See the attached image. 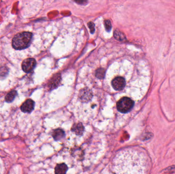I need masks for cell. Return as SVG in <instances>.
<instances>
[{
	"mask_svg": "<svg viewBox=\"0 0 175 174\" xmlns=\"http://www.w3.org/2000/svg\"><path fill=\"white\" fill-rule=\"evenodd\" d=\"M113 167L117 174H145L146 160L136 151L126 150L116 156Z\"/></svg>",
	"mask_w": 175,
	"mask_h": 174,
	"instance_id": "cell-1",
	"label": "cell"
},
{
	"mask_svg": "<svg viewBox=\"0 0 175 174\" xmlns=\"http://www.w3.org/2000/svg\"><path fill=\"white\" fill-rule=\"evenodd\" d=\"M32 38L31 33L24 32L17 33L12 40V47L16 50L25 49L30 45Z\"/></svg>",
	"mask_w": 175,
	"mask_h": 174,
	"instance_id": "cell-2",
	"label": "cell"
},
{
	"mask_svg": "<svg viewBox=\"0 0 175 174\" xmlns=\"http://www.w3.org/2000/svg\"><path fill=\"white\" fill-rule=\"evenodd\" d=\"M134 105V102L132 99L128 97H124L117 103V108L121 113H127L132 109Z\"/></svg>",
	"mask_w": 175,
	"mask_h": 174,
	"instance_id": "cell-3",
	"label": "cell"
},
{
	"mask_svg": "<svg viewBox=\"0 0 175 174\" xmlns=\"http://www.w3.org/2000/svg\"><path fill=\"white\" fill-rule=\"evenodd\" d=\"M36 65V61L34 59L30 58L25 59L22 63V69L25 73H30Z\"/></svg>",
	"mask_w": 175,
	"mask_h": 174,
	"instance_id": "cell-4",
	"label": "cell"
},
{
	"mask_svg": "<svg viewBox=\"0 0 175 174\" xmlns=\"http://www.w3.org/2000/svg\"><path fill=\"white\" fill-rule=\"evenodd\" d=\"M112 86L116 91H121L124 88L126 85V82L123 78H115L112 82Z\"/></svg>",
	"mask_w": 175,
	"mask_h": 174,
	"instance_id": "cell-5",
	"label": "cell"
},
{
	"mask_svg": "<svg viewBox=\"0 0 175 174\" xmlns=\"http://www.w3.org/2000/svg\"><path fill=\"white\" fill-rule=\"evenodd\" d=\"M34 101L31 99H28L21 106V110L24 113H30L34 109Z\"/></svg>",
	"mask_w": 175,
	"mask_h": 174,
	"instance_id": "cell-6",
	"label": "cell"
},
{
	"mask_svg": "<svg viewBox=\"0 0 175 174\" xmlns=\"http://www.w3.org/2000/svg\"><path fill=\"white\" fill-rule=\"evenodd\" d=\"M80 97L83 101L90 100L92 97L91 91L88 89H82L80 93Z\"/></svg>",
	"mask_w": 175,
	"mask_h": 174,
	"instance_id": "cell-7",
	"label": "cell"
},
{
	"mask_svg": "<svg viewBox=\"0 0 175 174\" xmlns=\"http://www.w3.org/2000/svg\"><path fill=\"white\" fill-rule=\"evenodd\" d=\"M67 166L65 163L57 165L55 168V174H65L67 171Z\"/></svg>",
	"mask_w": 175,
	"mask_h": 174,
	"instance_id": "cell-8",
	"label": "cell"
},
{
	"mask_svg": "<svg viewBox=\"0 0 175 174\" xmlns=\"http://www.w3.org/2000/svg\"><path fill=\"white\" fill-rule=\"evenodd\" d=\"M17 95V91H12L8 93L5 97V101L8 103H11L14 100Z\"/></svg>",
	"mask_w": 175,
	"mask_h": 174,
	"instance_id": "cell-9",
	"label": "cell"
},
{
	"mask_svg": "<svg viewBox=\"0 0 175 174\" xmlns=\"http://www.w3.org/2000/svg\"><path fill=\"white\" fill-rule=\"evenodd\" d=\"M61 79V77L59 75H56L54 77H53L51 82L49 83V86L51 88H54L55 86H57L59 84Z\"/></svg>",
	"mask_w": 175,
	"mask_h": 174,
	"instance_id": "cell-10",
	"label": "cell"
},
{
	"mask_svg": "<svg viewBox=\"0 0 175 174\" xmlns=\"http://www.w3.org/2000/svg\"><path fill=\"white\" fill-rule=\"evenodd\" d=\"M64 135V132L61 129H57L54 131L53 136L56 140H59Z\"/></svg>",
	"mask_w": 175,
	"mask_h": 174,
	"instance_id": "cell-11",
	"label": "cell"
},
{
	"mask_svg": "<svg viewBox=\"0 0 175 174\" xmlns=\"http://www.w3.org/2000/svg\"><path fill=\"white\" fill-rule=\"evenodd\" d=\"M73 131L76 133L77 134H81L84 131V127L82 126V124H78L73 126L72 127Z\"/></svg>",
	"mask_w": 175,
	"mask_h": 174,
	"instance_id": "cell-12",
	"label": "cell"
},
{
	"mask_svg": "<svg viewBox=\"0 0 175 174\" xmlns=\"http://www.w3.org/2000/svg\"><path fill=\"white\" fill-rule=\"evenodd\" d=\"M105 72L104 69L99 68L96 72V76L99 79H103L105 76Z\"/></svg>",
	"mask_w": 175,
	"mask_h": 174,
	"instance_id": "cell-13",
	"label": "cell"
},
{
	"mask_svg": "<svg viewBox=\"0 0 175 174\" xmlns=\"http://www.w3.org/2000/svg\"><path fill=\"white\" fill-rule=\"evenodd\" d=\"M114 36L116 39L119 40H122L124 38L122 33L119 32L118 31H115Z\"/></svg>",
	"mask_w": 175,
	"mask_h": 174,
	"instance_id": "cell-14",
	"label": "cell"
},
{
	"mask_svg": "<svg viewBox=\"0 0 175 174\" xmlns=\"http://www.w3.org/2000/svg\"><path fill=\"white\" fill-rule=\"evenodd\" d=\"M105 27L107 31H110L112 28V25L111 24L110 21L109 20H106L105 22Z\"/></svg>",
	"mask_w": 175,
	"mask_h": 174,
	"instance_id": "cell-15",
	"label": "cell"
},
{
	"mask_svg": "<svg viewBox=\"0 0 175 174\" xmlns=\"http://www.w3.org/2000/svg\"><path fill=\"white\" fill-rule=\"evenodd\" d=\"M88 26L89 27L90 29V31L91 33H93L95 31V29H94V24L93 22H89V23L88 24Z\"/></svg>",
	"mask_w": 175,
	"mask_h": 174,
	"instance_id": "cell-16",
	"label": "cell"
}]
</instances>
